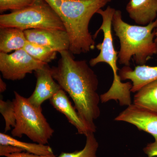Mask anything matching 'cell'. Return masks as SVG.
<instances>
[{
    "label": "cell",
    "mask_w": 157,
    "mask_h": 157,
    "mask_svg": "<svg viewBox=\"0 0 157 157\" xmlns=\"http://www.w3.org/2000/svg\"><path fill=\"white\" fill-rule=\"evenodd\" d=\"M57 66L51 68L52 76L72 98L74 107L90 132L95 133L94 121L101 115L98 76L86 60H76L69 50L59 52Z\"/></svg>",
    "instance_id": "1"
},
{
    "label": "cell",
    "mask_w": 157,
    "mask_h": 157,
    "mask_svg": "<svg viewBox=\"0 0 157 157\" xmlns=\"http://www.w3.org/2000/svg\"><path fill=\"white\" fill-rule=\"evenodd\" d=\"M59 15L70 40L73 54L94 49L95 42L89 25L94 14L112 0H45Z\"/></svg>",
    "instance_id": "2"
},
{
    "label": "cell",
    "mask_w": 157,
    "mask_h": 157,
    "mask_svg": "<svg viewBox=\"0 0 157 157\" xmlns=\"http://www.w3.org/2000/svg\"><path fill=\"white\" fill-rule=\"evenodd\" d=\"M112 27L120 43L118 54L120 64L130 66L133 57L137 65L142 66L157 54V44L155 41L157 18L147 25H131L123 20L121 11L116 10Z\"/></svg>",
    "instance_id": "3"
},
{
    "label": "cell",
    "mask_w": 157,
    "mask_h": 157,
    "mask_svg": "<svg viewBox=\"0 0 157 157\" xmlns=\"http://www.w3.org/2000/svg\"><path fill=\"white\" fill-rule=\"evenodd\" d=\"M116 10L110 6L103 10L100 9L97 13L102 18V25L93 36L96 39L100 31L104 33L103 42L96 45V48L100 50L98 56L92 59L89 64L92 67L100 63H106L112 69L113 79L112 84L109 90L100 96L102 103L114 100L118 102L121 106H128L132 104L131 94L132 83L130 82H122L119 76L120 69L118 68L117 61L118 59V52L115 50L113 44L112 33V19Z\"/></svg>",
    "instance_id": "4"
},
{
    "label": "cell",
    "mask_w": 157,
    "mask_h": 157,
    "mask_svg": "<svg viewBox=\"0 0 157 157\" xmlns=\"http://www.w3.org/2000/svg\"><path fill=\"white\" fill-rule=\"evenodd\" d=\"M14 94L16 121L12 136L21 138L25 135L35 143L47 144L54 130L42 113V107H35L17 92Z\"/></svg>",
    "instance_id": "5"
},
{
    "label": "cell",
    "mask_w": 157,
    "mask_h": 157,
    "mask_svg": "<svg viewBox=\"0 0 157 157\" xmlns=\"http://www.w3.org/2000/svg\"><path fill=\"white\" fill-rule=\"evenodd\" d=\"M13 27L23 31L36 29L66 30L56 12L45 0H36L21 10L0 15V28Z\"/></svg>",
    "instance_id": "6"
},
{
    "label": "cell",
    "mask_w": 157,
    "mask_h": 157,
    "mask_svg": "<svg viewBox=\"0 0 157 157\" xmlns=\"http://www.w3.org/2000/svg\"><path fill=\"white\" fill-rule=\"evenodd\" d=\"M31 56L24 49L13 53L0 52V71L3 78L15 81L23 79L29 73H33L46 64Z\"/></svg>",
    "instance_id": "7"
},
{
    "label": "cell",
    "mask_w": 157,
    "mask_h": 157,
    "mask_svg": "<svg viewBox=\"0 0 157 157\" xmlns=\"http://www.w3.org/2000/svg\"><path fill=\"white\" fill-rule=\"evenodd\" d=\"M28 42L46 46L60 52L69 50L70 40L66 30L54 29H36L24 31Z\"/></svg>",
    "instance_id": "8"
},
{
    "label": "cell",
    "mask_w": 157,
    "mask_h": 157,
    "mask_svg": "<svg viewBox=\"0 0 157 157\" xmlns=\"http://www.w3.org/2000/svg\"><path fill=\"white\" fill-rule=\"evenodd\" d=\"M114 120L132 124L139 130L151 135L155 140H157V113L132 104L117 116Z\"/></svg>",
    "instance_id": "9"
},
{
    "label": "cell",
    "mask_w": 157,
    "mask_h": 157,
    "mask_svg": "<svg viewBox=\"0 0 157 157\" xmlns=\"http://www.w3.org/2000/svg\"><path fill=\"white\" fill-rule=\"evenodd\" d=\"M35 73L36 78V88L28 100L35 107H42V104L45 101L50 100L62 89L53 78L48 64L35 71Z\"/></svg>",
    "instance_id": "10"
},
{
    "label": "cell",
    "mask_w": 157,
    "mask_h": 157,
    "mask_svg": "<svg viewBox=\"0 0 157 157\" xmlns=\"http://www.w3.org/2000/svg\"><path fill=\"white\" fill-rule=\"evenodd\" d=\"M121 81L132 82V93H136L143 86L157 79V66H137L133 70L130 66H124L118 72Z\"/></svg>",
    "instance_id": "11"
},
{
    "label": "cell",
    "mask_w": 157,
    "mask_h": 157,
    "mask_svg": "<svg viewBox=\"0 0 157 157\" xmlns=\"http://www.w3.org/2000/svg\"><path fill=\"white\" fill-rule=\"evenodd\" d=\"M49 101L55 109L65 115L69 122L77 129L78 134L86 136L90 132L79 117L75 107L72 106L63 90H59Z\"/></svg>",
    "instance_id": "12"
},
{
    "label": "cell",
    "mask_w": 157,
    "mask_h": 157,
    "mask_svg": "<svg viewBox=\"0 0 157 157\" xmlns=\"http://www.w3.org/2000/svg\"><path fill=\"white\" fill-rule=\"evenodd\" d=\"M126 11L139 25L145 26L157 18V0H130Z\"/></svg>",
    "instance_id": "13"
},
{
    "label": "cell",
    "mask_w": 157,
    "mask_h": 157,
    "mask_svg": "<svg viewBox=\"0 0 157 157\" xmlns=\"http://www.w3.org/2000/svg\"><path fill=\"white\" fill-rule=\"evenodd\" d=\"M24 31L13 27L0 28V52L9 53L23 49L27 42Z\"/></svg>",
    "instance_id": "14"
},
{
    "label": "cell",
    "mask_w": 157,
    "mask_h": 157,
    "mask_svg": "<svg viewBox=\"0 0 157 157\" xmlns=\"http://www.w3.org/2000/svg\"><path fill=\"white\" fill-rule=\"evenodd\" d=\"M133 104L157 113V79L151 82L137 92Z\"/></svg>",
    "instance_id": "15"
},
{
    "label": "cell",
    "mask_w": 157,
    "mask_h": 157,
    "mask_svg": "<svg viewBox=\"0 0 157 157\" xmlns=\"http://www.w3.org/2000/svg\"><path fill=\"white\" fill-rule=\"evenodd\" d=\"M0 144L11 145L20 149L22 151L39 155H54L52 147L46 144L23 142L3 133H0Z\"/></svg>",
    "instance_id": "16"
},
{
    "label": "cell",
    "mask_w": 157,
    "mask_h": 157,
    "mask_svg": "<svg viewBox=\"0 0 157 157\" xmlns=\"http://www.w3.org/2000/svg\"><path fill=\"white\" fill-rule=\"evenodd\" d=\"M31 56L43 63H48L55 59L57 52L51 48L28 41L23 48Z\"/></svg>",
    "instance_id": "17"
},
{
    "label": "cell",
    "mask_w": 157,
    "mask_h": 157,
    "mask_svg": "<svg viewBox=\"0 0 157 157\" xmlns=\"http://www.w3.org/2000/svg\"><path fill=\"white\" fill-rule=\"evenodd\" d=\"M94 133L90 132L86 135L85 145L81 150L71 153L62 152L57 157H99L97 155L99 143Z\"/></svg>",
    "instance_id": "18"
},
{
    "label": "cell",
    "mask_w": 157,
    "mask_h": 157,
    "mask_svg": "<svg viewBox=\"0 0 157 157\" xmlns=\"http://www.w3.org/2000/svg\"><path fill=\"white\" fill-rule=\"evenodd\" d=\"M0 113L5 121V132L11 130V127L13 128L16 124V114L15 106L13 101L10 100L4 101L1 97L0 99Z\"/></svg>",
    "instance_id": "19"
},
{
    "label": "cell",
    "mask_w": 157,
    "mask_h": 157,
    "mask_svg": "<svg viewBox=\"0 0 157 157\" xmlns=\"http://www.w3.org/2000/svg\"><path fill=\"white\" fill-rule=\"evenodd\" d=\"M36 0H0V12L21 10L31 6Z\"/></svg>",
    "instance_id": "20"
},
{
    "label": "cell",
    "mask_w": 157,
    "mask_h": 157,
    "mask_svg": "<svg viewBox=\"0 0 157 157\" xmlns=\"http://www.w3.org/2000/svg\"><path fill=\"white\" fill-rule=\"evenodd\" d=\"M22 152L20 149L10 145L0 144V156L6 157L15 153Z\"/></svg>",
    "instance_id": "21"
},
{
    "label": "cell",
    "mask_w": 157,
    "mask_h": 157,
    "mask_svg": "<svg viewBox=\"0 0 157 157\" xmlns=\"http://www.w3.org/2000/svg\"><path fill=\"white\" fill-rule=\"evenodd\" d=\"M143 150L147 157L157 156V140H155L154 142L147 144Z\"/></svg>",
    "instance_id": "22"
},
{
    "label": "cell",
    "mask_w": 157,
    "mask_h": 157,
    "mask_svg": "<svg viewBox=\"0 0 157 157\" xmlns=\"http://www.w3.org/2000/svg\"><path fill=\"white\" fill-rule=\"evenodd\" d=\"M6 157H57L55 155H39L33 154L28 152L15 153L9 155Z\"/></svg>",
    "instance_id": "23"
},
{
    "label": "cell",
    "mask_w": 157,
    "mask_h": 157,
    "mask_svg": "<svg viewBox=\"0 0 157 157\" xmlns=\"http://www.w3.org/2000/svg\"><path fill=\"white\" fill-rule=\"evenodd\" d=\"M7 86L6 83L3 81L2 78H0V92L3 93L6 90Z\"/></svg>",
    "instance_id": "24"
},
{
    "label": "cell",
    "mask_w": 157,
    "mask_h": 157,
    "mask_svg": "<svg viewBox=\"0 0 157 157\" xmlns=\"http://www.w3.org/2000/svg\"><path fill=\"white\" fill-rule=\"evenodd\" d=\"M155 42L157 44V28L155 29Z\"/></svg>",
    "instance_id": "25"
},
{
    "label": "cell",
    "mask_w": 157,
    "mask_h": 157,
    "mask_svg": "<svg viewBox=\"0 0 157 157\" xmlns=\"http://www.w3.org/2000/svg\"></svg>",
    "instance_id": "26"
}]
</instances>
